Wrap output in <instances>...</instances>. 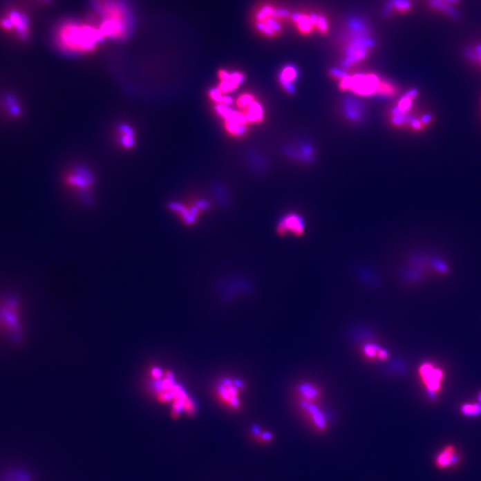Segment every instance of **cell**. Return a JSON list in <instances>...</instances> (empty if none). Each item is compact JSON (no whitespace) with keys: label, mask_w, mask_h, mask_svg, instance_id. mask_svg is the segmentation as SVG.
<instances>
[{"label":"cell","mask_w":481,"mask_h":481,"mask_svg":"<svg viewBox=\"0 0 481 481\" xmlns=\"http://www.w3.org/2000/svg\"><path fill=\"white\" fill-rule=\"evenodd\" d=\"M55 47L67 55H87L104 41L100 30L91 19L66 18L55 24L52 32Z\"/></svg>","instance_id":"obj_1"},{"label":"cell","mask_w":481,"mask_h":481,"mask_svg":"<svg viewBox=\"0 0 481 481\" xmlns=\"http://www.w3.org/2000/svg\"><path fill=\"white\" fill-rule=\"evenodd\" d=\"M26 301L17 290L0 289V345L18 350L26 343Z\"/></svg>","instance_id":"obj_2"},{"label":"cell","mask_w":481,"mask_h":481,"mask_svg":"<svg viewBox=\"0 0 481 481\" xmlns=\"http://www.w3.org/2000/svg\"><path fill=\"white\" fill-rule=\"evenodd\" d=\"M92 18L104 40H124L131 35L133 17L127 0H91Z\"/></svg>","instance_id":"obj_3"},{"label":"cell","mask_w":481,"mask_h":481,"mask_svg":"<svg viewBox=\"0 0 481 481\" xmlns=\"http://www.w3.org/2000/svg\"><path fill=\"white\" fill-rule=\"evenodd\" d=\"M292 11L272 1H261L256 5L251 15V24L255 32L267 39H276L290 24Z\"/></svg>","instance_id":"obj_4"},{"label":"cell","mask_w":481,"mask_h":481,"mask_svg":"<svg viewBox=\"0 0 481 481\" xmlns=\"http://www.w3.org/2000/svg\"><path fill=\"white\" fill-rule=\"evenodd\" d=\"M347 43L344 49L345 57L342 66L350 67L365 59L370 50L375 48V40L366 23L352 21L347 24Z\"/></svg>","instance_id":"obj_5"},{"label":"cell","mask_w":481,"mask_h":481,"mask_svg":"<svg viewBox=\"0 0 481 481\" xmlns=\"http://www.w3.org/2000/svg\"><path fill=\"white\" fill-rule=\"evenodd\" d=\"M2 13L11 21L14 38L21 42H27L32 36V21L26 8L17 3H12L4 8Z\"/></svg>","instance_id":"obj_6"},{"label":"cell","mask_w":481,"mask_h":481,"mask_svg":"<svg viewBox=\"0 0 481 481\" xmlns=\"http://www.w3.org/2000/svg\"><path fill=\"white\" fill-rule=\"evenodd\" d=\"M382 80L376 74H357L355 76H348L341 79L340 88L350 89L354 93L360 95H371L377 93Z\"/></svg>","instance_id":"obj_7"},{"label":"cell","mask_w":481,"mask_h":481,"mask_svg":"<svg viewBox=\"0 0 481 481\" xmlns=\"http://www.w3.org/2000/svg\"><path fill=\"white\" fill-rule=\"evenodd\" d=\"M422 384L431 399H436L441 390L444 374L442 370L435 368L431 364L425 363L419 369Z\"/></svg>","instance_id":"obj_8"},{"label":"cell","mask_w":481,"mask_h":481,"mask_svg":"<svg viewBox=\"0 0 481 481\" xmlns=\"http://www.w3.org/2000/svg\"><path fill=\"white\" fill-rule=\"evenodd\" d=\"M319 11L301 10L292 12L290 24L295 27L302 36L312 35L317 32Z\"/></svg>","instance_id":"obj_9"},{"label":"cell","mask_w":481,"mask_h":481,"mask_svg":"<svg viewBox=\"0 0 481 481\" xmlns=\"http://www.w3.org/2000/svg\"><path fill=\"white\" fill-rule=\"evenodd\" d=\"M243 387V382L240 380H231L223 379L218 386V393L225 403L234 408H238L240 400L238 393L240 388Z\"/></svg>","instance_id":"obj_10"},{"label":"cell","mask_w":481,"mask_h":481,"mask_svg":"<svg viewBox=\"0 0 481 481\" xmlns=\"http://www.w3.org/2000/svg\"><path fill=\"white\" fill-rule=\"evenodd\" d=\"M461 461L460 453L454 445H446L437 453L435 458V465L441 470L458 466Z\"/></svg>","instance_id":"obj_11"},{"label":"cell","mask_w":481,"mask_h":481,"mask_svg":"<svg viewBox=\"0 0 481 481\" xmlns=\"http://www.w3.org/2000/svg\"><path fill=\"white\" fill-rule=\"evenodd\" d=\"M66 183L68 186L79 190L87 189L93 183V178L88 171L79 169L67 176Z\"/></svg>","instance_id":"obj_12"},{"label":"cell","mask_w":481,"mask_h":481,"mask_svg":"<svg viewBox=\"0 0 481 481\" xmlns=\"http://www.w3.org/2000/svg\"><path fill=\"white\" fill-rule=\"evenodd\" d=\"M277 230H279L280 234H285L287 231H291L294 234H301L304 231L303 218L296 214L286 216L285 218H283L280 221Z\"/></svg>","instance_id":"obj_13"},{"label":"cell","mask_w":481,"mask_h":481,"mask_svg":"<svg viewBox=\"0 0 481 481\" xmlns=\"http://www.w3.org/2000/svg\"><path fill=\"white\" fill-rule=\"evenodd\" d=\"M299 72L297 67L289 64L283 68L279 75V82L282 84L283 88L290 94L295 93V88L294 82L297 79Z\"/></svg>","instance_id":"obj_14"},{"label":"cell","mask_w":481,"mask_h":481,"mask_svg":"<svg viewBox=\"0 0 481 481\" xmlns=\"http://www.w3.org/2000/svg\"><path fill=\"white\" fill-rule=\"evenodd\" d=\"M460 3L461 0H428V5L433 10L441 12L449 17H454L456 8Z\"/></svg>","instance_id":"obj_15"},{"label":"cell","mask_w":481,"mask_h":481,"mask_svg":"<svg viewBox=\"0 0 481 481\" xmlns=\"http://www.w3.org/2000/svg\"><path fill=\"white\" fill-rule=\"evenodd\" d=\"M413 10L412 0H390L386 12L388 15H406Z\"/></svg>","instance_id":"obj_16"},{"label":"cell","mask_w":481,"mask_h":481,"mask_svg":"<svg viewBox=\"0 0 481 481\" xmlns=\"http://www.w3.org/2000/svg\"><path fill=\"white\" fill-rule=\"evenodd\" d=\"M245 111V112L243 113L245 114L248 122L258 123L263 120V108L257 101L252 102Z\"/></svg>","instance_id":"obj_17"},{"label":"cell","mask_w":481,"mask_h":481,"mask_svg":"<svg viewBox=\"0 0 481 481\" xmlns=\"http://www.w3.org/2000/svg\"><path fill=\"white\" fill-rule=\"evenodd\" d=\"M120 142L122 146L125 148H131L135 144V137L133 129L127 124L120 126Z\"/></svg>","instance_id":"obj_18"},{"label":"cell","mask_w":481,"mask_h":481,"mask_svg":"<svg viewBox=\"0 0 481 481\" xmlns=\"http://www.w3.org/2000/svg\"><path fill=\"white\" fill-rule=\"evenodd\" d=\"M330 28H331V21H330L328 15L322 11H319L317 24V33L323 36L328 35L330 32Z\"/></svg>","instance_id":"obj_19"},{"label":"cell","mask_w":481,"mask_h":481,"mask_svg":"<svg viewBox=\"0 0 481 481\" xmlns=\"http://www.w3.org/2000/svg\"><path fill=\"white\" fill-rule=\"evenodd\" d=\"M462 415L466 417H479L481 415V405L480 403H466L461 406Z\"/></svg>","instance_id":"obj_20"},{"label":"cell","mask_w":481,"mask_h":481,"mask_svg":"<svg viewBox=\"0 0 481 481\" xmlns=\"http://www.w3.org/2000/svg\"><path fill=\"white\" fill-rule=\"evenodd\" d=\"M304 408L307 410L311 415H312L313 420L314 422V424L319 426L320 428H323L325 427L326 424V420L325 418L323 417L322 414L319 411V409L316 408V406L311 405L310 403L308 402H304Z\"/></svg>","instance_id":"obj_21"},{"label":"cell","mask_w":481,"mask_h":481,"mask_svg":"<svg viewBox=\"0 0 481 481\" xmlns=\"http://www.w3.org/2000/svg\"><path fill=\"white\" fill-rule=\"evenodd\" d=\"M299 390H300L301 394L308 399H313L319 395V390L311 384H301Z\"/></svg>","instance_id":"obj_22"},{"label":"cell","mask_w":481,"mask_h":481,"mask_svg":"<svg viewBox=\"0 0 481 481\" xmlns=\"http://www.w3.org/2000/svg\"><path fill=\"white\" fill-rule=\"evenodd\" d=\"M0 30L8 34V35L13 37V27H12L11 21L8 19L7 15L3 14L2 12L0 14Z\"/></svg>","instance_id":"obj_23"},{"label":"cell","mask_w":481,"mask_h":481,"mask_svg":"<svg viewBox=\"0 0 481 481\" xmlns=\"http://www.w3.org/2000/svg\"><path fill=\"white\" fill-rule=\"evenodd\" d=\"M361 109L359 104L355 103L354 101H348L347 103V114L350 119H359L361 116Z\"/></svg>","instance_id":"obj_24"},{"label":"cell","mask_w":481,"mask_h":481,"mask_svg":"<svg viewBox=\"0 0 481 481\" xmlns=\"http://www.w3.org/2000/svg\"><path fill=\"white\" fill-rule=\"evenodd\" d=\"M254 101V95L251 94H243L240 95L238 100H237L236 104L239 109L245 111Z\"/></svg>","instance_id":"obj_25"},{"label":"cell","mask_w":481,"mask_h":481,"mask_svg":"<svg viewBox=\"0 0 481 481\" xmlns=\"http://www.w3.org/2000/svg\"><path fill=\"white\" fill-rule=\"evenodd\" d=\"M6 104H7L8 112L9 114H10V115L15 117L20 115L21 109L19 106H18L17 101L11 97L8 98V100L6 101Z\"/></svg>","instance_id":"obj_26"},{"label":"cell","mask_w":481,"mask_h":481,"mask_svg":"<svg viewBox=\"0 0 481 481\" xmlns=\"http://www.w3.org/2000/svg\"><path fill=\"white\" fill-rule=\"evenodd\" d=\"M469 55H470L471 60L475 62L478 66H481V44L475 46L471 50L469 51Z\"/></svg>","instance_id":"obj_27"},{"label":"cell","mask_w":481,"mask_h":481,"mask_svg":"<svg viewBox=\"0 0 481 481\" xmlns=\"http://www.w3.org/2000/svg\"><path fill=\"white\" fill-rule=\"evenodd\" d=\"M381 348L376 345H366L365 347V353L368 355L369 357H374L375 355H378L379 351Z\"/></svg>","instance_id":"obj_28"},{"label":"cell","mask_w":481,"mask_h":481,"mask_svg":"<svg viewBox=\"0 0 481 481\" xmlns=\"http://www.w3.org/2000/svg\"><path fill=\"white\" fill-rule=\"evenodd\" d=\"M331 75L332 77H335V78L341 79H343L348 76L346 73L343 72V70H341L340 69H337V68H332V69L331 70Z\"/></svg>","instance_id":"obj_29"},{"label":"cell","mask_w":481,"mask_h":481,"mask_svg":"<svg viewBox=\"0 0 481 481\" xmlns=\"http://www.w3.org/2000/svg\"><path fill=\"white\" fill-rule=\"evenodd\" d=\"M32 2L36 7H47V6L52 4L54 0H29Z\"/></svg>","instance_id":"obj_30"},{"label":"cell","mask_w":481,"mask_h":481,"mask_svg":"<svg viewBox=\"0 0 481 481\" xmlns=\"http://www.w3.org/2000/svg\"><path fill=\"white\" fill-rule=\"evenodd\" d=\"M478 403H480L481 405V393L479 395V401H478Z\"/></svg>","instance_id":"obj_31"}]
</instances>
